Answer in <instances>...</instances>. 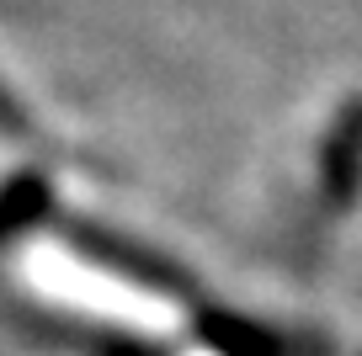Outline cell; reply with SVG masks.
I'll use <instances>...</instances> for the list:
<instances>
[{
  "mask_svg": "<svg viewBox=\"0 0 362 356\" xmlns=\"http://www.w3.org/2000/svg\"><path fill=\"white\" fill-rule=\"evenodd\" d=\"M362 165V107H351L325 144V202H346Z\"/></svg>",
  "mask_w": 362,
  "mask_h": 356,
  "instance_id": "6da1fadb",
  "label": "cell"
},
{
  "mask_svg": "<svg viewBox=\"0 0 362 356\" xmlns=\"http://www.w3.org/2000/svg\"><path fill=\"white\" fill-rule=\"evenodd\" d=\"M37 202H43V186H37V181H16V186L0 197V234L11 229L16 218H27V208H37Z\"/></svg>",
  "mask_w": 362,
  "mask_h": 356,
  "instance_id": "7a4b0ae2",
  "label": "cell"
},
{
  "mask_svg": "<svg viewBox=\"0 0 362 356\" xmlns=\"http://www.w3.org/2000/svg\"><path fill=\"white\" fill-rule=\"evenodd\" d=\"M0 134H11V138H27V134H33V128H27V117L16 112V101L6 96V90H0Z\"/></svg>",
  "mask_w": 362,
  "mask_h": 356,
  "instance_id": "3957f363",
  "label": "cell"
}]
</instances>
